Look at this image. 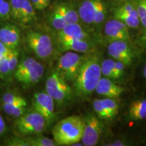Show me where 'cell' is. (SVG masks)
<instances>
[{"instance_id":"obj_1","label":"cell","mask_w":146,"mask_h":146,"mask_svg":"<svg viewBox=\"0 0 146 146\" xmlns=\"http://www.w3.org/2000/svg\"><path fill=\"white\" fill-rule=\"evenodd\" d=\"M101 63L96 56L83 58L77 76L74 81V92L81 99L91 96L102 77Z\"/></svg>"},{"instance_id":"obj_2","label":"cell","mask_w":146,"mask_h":146,"mask_svg":"<svg viewBox=\"0 0 146 146\" xmlns=\"http://www.w3.org/2000/svg\"><path fill=\"white\" fill-rule=\"evenodd\" d=\"M84 119L78 116H70L61 120L53 128L52 135L56 145H72L83 137Z\"/></svg>"},{"instance_id":"obj_3","label":"cell","mask_w":146,"mask_h":146,"mask_svg":"<svg viewBox=\"0 0 146 146\" xmlns=\"http://www.w3.org/2000/svg\"><path fill=\"white\" fill-rule=\"evenodd\" d=\"M44 67L36 60L27 58L22 60L14 72V77L25 87L37 83L43 77Z\"/></svg>"},{"instance_id":"obj_4","label":"cell","mask_w":146,"mask_h":146,"mask_svg":"<svg viewBox=\"0 0 146 146\" xmlns=\"http://www.w3.org/2000/svg\"><path fill=\"white\" fill-rule=\"evenodd\" d=\"M45 92L54 102L62 104L70 99L72 90L70 85L57 70L53 71L47 76L45 83Z\"/></svg>"},{"instance_id":"obj_5","label":"cell","mask_w":146,"mask_h":146,"mask_svg":"<svg viewBox=\"0 0 146 146\" xmlns=\"http://www.w3.org/2000/svg\"><path fill=\"white\" fill-rule=\"evenodd\" d=\"M14 123V128L22 136L41 134L46 127L45 118L36 111L25 113Z\"/></svg>"},{"instance_id":"obj_6","label":"cell","mask_w":146,"mask_h":146,"mask_svg":"<svg viewBox=\"0 0 146 146\" xmlns=\"http://www.w3.org/2000/svg\"><path fill=\"white\" fill-rule=\"evenodd\" d=\"M29 48L41 59H47L53 53V43L50 36L37 31H29L25 36Z\"/></svg>"},{"instance_id":"obj_7","label":"cell","mask_w":146,"mask_h":146,"mask_svg":"<svg viewBox=\"0 0 146 146\" xmlns=\"http://www.w3.org/2000/svg\"><path fill=\"white\" fill-rule=\"evenodd\" d=\"M83 60V58L78 53L68 51L60 58L57 71L66 81L74 83Z\"/></svg>"},{"instance_id":"obj_8","label":"cell","mask_w":146,"mask_h":146,"mask_svg":"<svg viewBox=\"0 0 146 146\" xmlns=\"http://www.w3.org/2000/svg\"><path fill=\"white\" fill-rule=\"evenodd\" d=\"M103 130V125L98 116L88 114L84 119L82 143L85 146H94L99 141Z\"/></svg>"},{"instance_id":"obj_9","label":"cell","mask_w":146,"mask_h":146,"mask_svg":"<svg viewBox=\"0 0 146 146\" xmlns=\"http://www.w3.org/2000/svg\"><path fill=\"white\" fill-rule=\"evenodd\" d=\"M33 107L35 111L45 118L46 127L53 123L55 118L54 100L46 92H38L35 94Z\"/></svg>"},{"instance_id":"obj_10","label":"cell","mask_w":146,"mask_h":146,"mask_svg":"<svg viewBox=\"0 0 146 146\" xmlns=\"http://www.w3.org/2000/svg\"><path fill=\"white\" fill-rule=\"evenodd\" d=\"M108 53L111 57L122 62L125 66L131 65L133 62V54L126 41H110L108 45Z\"/></svg>"},{"instance_id":"obj_11","label":"cell","mask_w":146,"mask_h":146,"mask_svg":"<svg viewBox=\"0 0 146 146\" xmlns=\"http://www.w3.org/2000/svg\"><path fill=\"white\" fill-rule=\"evenodd\" d=\"M104 33L106 36L110 41L118 40L128 41L130 39L129 27L123 22L115 18L106 23Z\"/></svg>"},{"instance_id":"obj_12","label":"cell","mask_w":146,"mask_h":146,"mask_svg":"<svg viewBox=\"0 0 146 146\" xmlns=\"http://www.w3.org/2000/svg\"><path fill=\"white\" fill-rule=\"evenodd\" d=\"M0 42L9 48H16L21 42V31L16 25L6 24L0 28Z\"/></svg>"},{"instance_id":"obj_13","label":"cell","mask_w":146,"mask_h":146,"mask_svg":"<svg viewBox=\"0 0 146 146\" xmlns=\"http://www.w3.org/2000/svg\"><path fill=\"white\" fill-rule=\"evenodd\" d=\"M95 91L99 95L106 98H115L121 96L125 89L114 83L111 78L101 77Z\"/></svg>"},{"instance_id":"obj_14","label":"cell","mask_w":146,"mask_h":146,"mask_svg":"<svg viewBox=\"0 0 146 146\" xmlns=\"http://www.w3.org/2000/svg\"><path fill=\"white\" fill-rule=\"evenodd\" d=\"M89 35L82 27L77 23L67 24L66 26L58 31V42L69 39H88Z\"/></svg>"},{"instance_id":"obj_15","label":"cell","mask_w":146,"mask_h":146,"mask_svg":"<svg viewBox=\"0 0 146 146\" xmlns=\"http://www.w3.org/2000/svg\"><path fill=\"white\" fill-rule=\"evenodd\" d=\"M59 46L64 52L85 53L91 50L92 46L87 39H69L58 42Z\"/></svg>"},{"instance_id":"obj_16","label":"cell","mask_w":146,"mask_h":146,"mask_svg":"<svg viewBox=\"0 0 146 146\" xmlns=\"http://www.w3.org/2000/svg\"><path fill=\"white\" fill-rule=\"evenodd\" d=\"M128 118L134 121L146 119V98L131 102L128 110Z\"/></svg>"},{"instance_id":"obj_17","label":"cell","mask_w":146,"mask_h":146,"mask_svg":"<svg viewBox=\"0 0 146 146\" xmlns=\"http://www.w3.org/2000/svg\"><path fill=\"white\" fill-rule=\"evenodd\" d=\"M97 0H84L78 8V16L84 23L94 24V14L96 11Z\"/></svg>"},{"instance_id":"obj_18","label":"cell","mask_w":146,"mask_h":146,"mask_svg":"<svg viewBox=\"0 0 146 146\" xmlns=\"http://www.w3.org/2000/svg\"><path fill=\"white\" fill-rule=\"evenodd\" d=\"M27 106V102L14 104L3 103L2 107L3 111L7 114L13 116V117L18 118L25 114Z\"/></svg>"},{"instance_id":"obj_19","label":"cell","mask_w":146,"mask_h":146,"mask_svg":"<svg viewBox=\"0 0 146 146\" xmlns=\"http://www.w3.org/2000/svg\"><path fill=\"white\" fill-rule=\"evenodd\" d=\"M113 14H114V17L115 19H117L118 21L123 22L129 28H137L141 24L140 23L139 18L134 17V16L129 15L128 14L115 10H114Z\"/></svg>"},{"instance_id":"obj_20","label":"cell","mask_w":146,"mask_h":146,"mask_svg":"<svg viewBox=\"0 0 146 146\" xmlns=\"http://www.w3.org/2000/svg\"><path fill=\"white\" fill-rule=\"evenodd\" d=\"M36 18L35 9L32 5L30 0H25L21 16L20 22L24 24L31 23Z\"/></svg>"},{"instance_id":"obj_21","label":"cell","mask_w":146,"mask_h":146,"mask_svg":"<svg viewBox=\"0 0 146 146\" xmlns=\"http://www.w3.org/2000/svg\"><path fill=\"white\" fill-rule=\"evenodd\" d=\"M50 21L52 26L56 30L60 31L67 25L64 18L60 12L58 5L56 6L50 14Z\"/></svg>"},{"instance_id":"obj_22","label":"cell","mask_w":146,"mask_h":146,"mask_svg":"<svg viewBox=\"0 0 146 146\" xmlns=\"http://www.w3.org/2000/svg\"><path fill=\"white\" fill-rule=\"evenodd\" d=\"M67 24L77 23L80 18L78 12L66 4L58 5Z\"/></svg>"},{"instance_id":"obj_23","label":"cell","mask_w":146,"mask_h":146,"mask_svg":"<svg viewBox=\"0 0 146 146\" xmlns=\"http://www.w3.org/2000/svg\"><path fill=\"white\" fill-rule=\"evenodd\" d=\"M26 139L29 146H55L56 143L52 139L42 136L40 134L30 136Z\"/></svg>"},{"instance_id":"obj_24","label":"cell","mask_w":146,"mask_h":146,"mask_svg":"<svg viewBox=\"0 0 146 146\" xmlns=\"http://www.w3.org/2000/svg\"><path fill=\"white\" fill-rule=\"evenodd\" d=\"M114 10L128 14L129 15L134 16V17L139 18L137 10L135 4L133 0H131H131H125V1H120L117 6L114 8Z\"/></svg>"},{"instance_id":"obj_25","label":"cell","mask_w":146,"mask_h":146,"mask_svg":"<svg viewBox=\"0 0 146 146\" xmlns=\"http://www.w3.org/2000/svg\"><path fill=\"white\" fill-rule=\"evenodd\" d=\"M107 14L106 6L101 0H97L96 11H95L94 25L100 26L105 21Z\"/></svg>"},{"instance_id":"obj_26","label":"cell","mask_w":146,"mask_h":146,"mask_svg":"<svg viewBox=\"0 0 146 146\" xmlns=\"http://www.w3.org/2000/svg\"><path fill=\"white\" fill-rule=\"evenodd\" d=\"M101 72L105 77L116 79L115 72V60L106 59L101 63Z\"/></svg>"},{"instance_id":"obj_27","label":"cell","mask_w":146,"mask_h":146,"mask_svg":"<svg viewBox=\"0 0 146 146\" xmlns=\"http://www.w3.org/2000/svg\"><path fill=\"white\" fill-rule=\"evenodd\" d=\"M101 102L107 112H108L111 119L114 118L118 114L119 106L117 102L112 100V98H104V99H102Z\"/></svg>"},{"instance_id":"obj_28","label":"cell","mask_w":146,"mask_h":146,"mask_svg":"<svg viewBox=\"0 0 146 146\" xmlns=\"http://www.w3.org/2000/svg\"><path fill=\"white\" fill-rule=\"evenodd\" d=\"M25 1V0H11L10 3V14L16 21H20V20H21L22 10H23Z\"/></svg>"},{"instance_id":"obj_29","label":"cell","mask_w":146,"mask_h":146,"mask_svg":"<svg viewBox=\"0 0 146 146\" xmlns=\"http://www.w3.org/2000/svg\"><path fill=\"white\" fill-rule=\"evenodd\" d=\"M137 10L141 25L146 29V0H133Z\"/></svg>"},{"instance_id":"obj_30","label":"cell","mask_w":146,"mask_h":146,"mask_svg":"<svg viewBox=\"0 0 146 146\" xmlns=\"http://www.w3.org/2000/svg\"><path fill=\"white\" fill-rule=\"evenodd\" d=\"M93 107H94V112H96L97 116L100 119H111L108 112L102 104L101 100H95L93 103Z\"/></svg>"},{"instance_id":"obj_31","label":"cell","mask_w":146,"mask_h":146,"mask_svg":"<svg viewBox=\"0 0 146 146\" xmlns=\"http://www.w3.org/2000/svg\"><path fill=\"white\" fill-rule=\"evenodd\" d=\"M18 57H19V52L17 50V47L11 49L8 54L9 67H10L11 74L14 72L18 64Z\"/></svg>"},{"instance_id":"obj_32","label":"cell","mask_w":146,"mask_h":146,"mask_svg":"<svg viewBox=\"0 0 146 146\" xmlns=\"http://www.w3.org/2000/svg\"><path fill=\"white\" fill-rule=\"evenodd\" d=\"M1 101H2L3 103L5 104L24 103V102H27L26 100L23 97L12 92H7L3 94Z\"/></svg>"},{"instance_id":"obj_33","label":"cell","mask_w":146,"mask_h":146,"mask_svg":"<svg viewBox=\"0 0 146 146\" xmlns=\"http://www.w3.org/2000/svg\"><path fill=\"white\" fill-rule=\"evenodd\" d=\"M0 74L9 75L11 74L8 60V54L0 60Z\"/></svg>"},{"instance_id":"obj_34","label":"cell","mask_w":146,"mask_h":146,"mask_svg":"<svg viewBox=\"0 0 146 146\" xmlns=\"http://www.w3.org/2000/svg\"><path fill=\"white\" fill-rule=\"evenodd\" d=\"M7 145L10 146H29L26 139L18 137L9 139L7 141Z\"/></svg>"},{"instance_id":"obj_35","label":"cell","mask_w":146,"mask_h":146,"mask_svg":"<svg viewBox=\"0 0 146 146\" xmlns=\"http://www.w3.org/2000/svg\"><path fill=\"white\" fill-rule=\"evenodd\" d=\"M10 13V5L8 1H4L0 5V18L8 16Z\"/></svg>"},{"instance_id":"obj_36","label":"cell","mask_w":146,"mask_h":146,"mask_svg":"<svg viewBox=\"0 0 146 146\" xmlns=\"http://www.w3.org/2000/svg\"><path fill=\"white\" fill-rule=\"evenodd\" d=\"M125 65L120 61H115V72H116V78L118 79L121 77L124 74Z\"/></svg>"},{"instance_id":"obj_37","label":"cell","mask_w":146,"mask_h":146,"mask_svg":"<svg viewBox=\"0 0 146 146\" xmlns=\"http://www.w3.org/2000/svg\"><path fill=\"white\" fill-rule=\"evenodd\" d=\"M10 50V48L5 46V45L4 44H3L1 42H0V60L3 57H5V56L8 54Z\"/></svg>"},{"instance_id":"obj_38","label":"cell","mask_w":146,"mask_h":146,"mask_svg":"<svg viewBox=\"0 0 146 146\" xmlns=\"http://www.w3.org/2000/svg\"><path fill=\"white\" fill-rule=\"evenodd\" d=\"M30 1L31 2L32 5H33L35 10H42L45 9V7L43 6L41 0H30Z\"/></svg>"},{"instance_id":"obj_39","label":"cell","mask_w":146,"mask_h":146,"mask_svg":"<svg viewBox=\"0 0 146 146\" xmlns=\"http://www.w3.org/2000/svg\"><path fill=\"white\" fill-rule=\"evenodd\" d=\"M139 43L144 50H146V29H145V30L143 31V32L140 36L139 39Z\"/></svg>"},{"instance_id":"obj_40","label":"cell","mask_w":146,"mask_h":146,"mask_svg":"<svg viewBox=\"0 0 146 146\" xmlns=\"http://www.w3.org/2000/svg\"><path fill=\"white\" fill-rule=\"evenodd\" d=\"M5 131H6V125H5L2 116L0 114V137L4 135Z\"/></svg>"},{"instance_id":"obj_41","label":"cell","mask_w":146,"mask_h":146,"mask_svg":"<svg viewBox=\"0 0 146 146\" xmlns=\"http://www.w3.org/2000/svg\"><path fill=\"white\" fill-rule=\"evenodd\" d=\"M126 144L123 142L122 141H116L114 142H113L111 144H109L108 145H112V146H123L125 145Z\"/></svg>"},{"instance_id":"obj_42","label":"cell","mask_w":146,"mask_h":146,"mask_svg":"<svg viewBox=\"0 0 146 146\" xmlns=\"http://www.w3.org/2000/svg\"><path fill=\"white\" fill-rule=\"evenodd\" d=\"M42 3H43V6L45 7V8H46L47 6H48L49 4H50L51 0H41Z\"/></svg>"},{"instance_id":"obj_43","label":"cell","mask_w":146,"mask_h":146,"mask_svg":"<svg viewBox=\"0 0 146 146\" xmlns=\"http://www.w3.org/2000/svg\"><path fill=\"white\" fill-rule=\"evenodd\" d=\"M143 76H144V78H145V79H146V64H145V66H144V67H143Z\"/></svg>"},{"instance_id":"obj_44","label":"cell","mask_w":146,"mask_h":146,"mask_svg":"<svg viewBox=\"0 0 146 146\" xmlns=\"http://www.w3.org/2000/svg\"><path fill=\"white\" fill-rule=\"evenodd\" d=\"M5 0H0V5H1L2 3H3V1H4Z\"/></svg>"}]
</instances>
